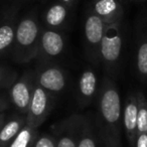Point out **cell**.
Returning a JSON list of instances; mask_svg holds the SVG:
<instances>
[{
    "instance_id": "1",
    "label": "cell",
    "mask_w": 147,
    "mask_h": 147,
    "mask_svg": "<svg viewBox=\"0 0 147 147\" xmlns=\"http://www.w3.org/2000/svg\"><path fill=\"white\" fill-rule=\"evenodd\" d=\"M96 125L104 147H122V104L118 88L109 77L99 88Z\"/></svg>"
},
{
    "instance_id": "2",
    "label": "cell",
    "mask_w": 147,
    "mask_h": 147,
    "mask_svg": "<svg viewBox=\"0 0 147 147\" xmlns=\"http://www.w3.org/2000/svg\"><path fill=\"white\" fill-rule=\"evenodd\" d=\"M41 25L36 13L31 12L22 16L17 22L15 38L11 55L17 63H27L36 59L38 53Z\"/></svg>"
},
{
    "instance_id": "3",
    "label": "cell",
    "mask_w": 147,
    "mask_h": 147,
    "mask_svg": "<svg viewBox=\"0 0 147 147\" xmlns=\"http://www.w3.org/2000/svg\"><path fill=\"white\" fill-rule=\"evenodd\" d=\"M123 32L121 22L109 23L106 27L100 47V63L109 74H115L118 69L123 51Z\"/></svg>"
},
{
    "instance_id": "4",
    "label": "cell",
    "mask_w": 147,
    "mask_h": 147,
    "mask_svg": "<svg viewBox=\"0 0 147 147\" xmlns=\"http://www.w3.org/2000/svg\"><path fill=\"white\" fill-rule=\"evenodd\" d=\"M109 23L90 10L84 20V42L87 57L93 63H100V47Z\"/></svg>"
},
{
    "instance_id": "5",
    "label": "cell",
    "mask_w": 147,
    "mask_h": 147,
    "mask_svg": "<svg viewBox=\"0 0 147 147\" xmlns=\"http://www.w3.org/2000/svg\"><path fill=\"white\" fill-rule=\"evenodd\" d=\"M55 105V97L35 83L28 111L25 116L26 125L37 129L49 117Z\"/></svg>"
},
{
    "instance_id": "6",
    "label": "cell",
    "mask_w": 147,
    "mask_h": 147,
    "mask_svg": "<svg viewBox=\"0 0 147 147\" xmlns=\"http://www.w3.org/2000/svg\"><path fill=\"white\" fill-rule=\"evenodd\" d=\"M35 83L55 97L61 94L67 85V73L61 67L49 63H38L34 71Z\"/></svg>"
},
{
    "instance_id": "7",
    "label": "cell",
    "mask_w": 147,
    "mask_h": 147,
    "mask_svg": "<svg viewBox=\"0 0 147 147\" xmlns=\"http://www.w3.org/2000/svg\"><path fill=\"white\" fill-rule=\"evenodd\" d=\"M34 86V71H26L9 88L10 102L20 115L26 116Z\"/></svg>"
},
{
    "instance_id": "8",
    "label": "cell",
    "mask_w": 147,
    "mask_h": 147,
    "mask_svg": "<svg viewBox=\"0 0 147 147\" xmlns=\"http://www.w3.org/2000/svg\"><path fill=\"white\" fill-rule=\"evenodd\" d=\"M65 47V39L61 31L42 27L36 57L38 63H49L53 59H57L63 53Z\"/></svg>"
},
{
    "instance_id": "9",
    "label": "cell",
    "mask_w": 147,
    "mask_h": 147,
    "mask_svg": "<svg viewBox=\"0 0 147 147\" xmlns=\"http://www.w3.org/2000/svg\"><path fill=\"white\" fill-rule=\"evenodd\" d=\"M83 119V115L73 114L55 125L53 136L57 147H78Z\"/></svg>"
},
{
    "instance_id": "10",
    "label": "cell",
    "mask_w": 147,
    "mask_h": 147,
    "mask_svg": "<svg viewBox=\"0 0 147 147\" xmlns=\"http://www.w3.org/2000/svg\"><path fill=\"white\" fill-rule=\"evenodd\" d=\"M98 77L93 69H87L80 75L77 88V98L80 106L86 107L92 103L98 94Z\"/></svg>"
},
{
    "instance_id": "11",
    "label": "cell",
    "mask_w": 147,
    "mask_h": 147,
    "mask_svg": "<svg viewBox=\"0 0 147 147\" xmlns=\"http://www.w3.org/2000/svg\"><path fill=\"white\" fill-rule=\"evenodd\" d=\"M137 114L138 104L136 93H131L126 97L123 109V128L130 147H134L137 136Z\"/></svg>"
},
{
    "instance_id": "12",
    "label": "cell",
    "mask_w": 147,
    "mask_h": 147,
    "mask_svg": "<svg viewBox=\"0 0 147 147\" xmlns=\"http://www.w3.org/2000/svg\"><path fill=\"white\" fill-rule=\"evenodd\" d=\"M91 11L108 23L121 22L124 14L121 0H93Z\"/></svg>"
},
{
    "instance_id": "13",
    "label": "cell",
    "mask_w": 147,
    "mask_h": 147,
    "mask_svg": "<svg viewBox=\"0 0 147 147\" xmlns=\"http://www.w3.org/2000/svg\"><path fill=\"white\" fill-rule=\"evenodd\" d=\"M16 12H8L0 22V57L11 51L16 30Z\"/></svg>"
},
{
    "instance_id": "14",
    "label": "cell",
    "mask_w": 147,
    "mask_h": 147,
    "mask_svg": "<svg viewBox=\"0 0 147 147\" xmlns=\"http://www.w3.org/2000/svg\"><path fill=\"white\" fill-rule=\"evenodd\" d=\"M69 8L71 7L59 2V1L47 7V10L43 13L45 27L51 29H57V30L61 28L69 18Z\"/></svg>"
},
{
    "instance_id": "15",
    "label": "cell",
    "mask_w": 147,
    "mask_h": 147,
    "mask_svg": "<svg viewBox=\"0 0 147 147\" xmlns=\"http://www.w3.org/2000/svg\"><path fill=\"white\" fill-rule=\"evenodd\" d=\"M25 124L26 119L24 115H15L5 121L0 128V147H8Z\"/></svg>"
},
{
    "instance_id": "16",
    "label": "cell",
    "mask_w": 147,
    "mask_h": 147,
    "mask_svg": "<svg viewBox=\"0 0 147 147\" xmlns=\"http://www.w3.org/2000/svg\"><path fill=\"white\" fill-rule=\"evenodd\" d=\"M78 147H98L94 124H93L92 118L89 115L84 116L83 119Z\"/></svg>"
},
{
    "instance_id": "17",
    "label": "cell",
    "mask_w": 147,
    "mask_h": 147,
    "mask_svg": "<svg viewBox=\"0 0 147 147\" xmlns=\"http://www.w3.org/2000/svg\"><path fill=\"white\" fill-rule=\"evenodd\" d=\"M136 69L143 81H147V34L139 39L136 51Z\"/></svg>"
},
{
    "instance_id": "18",
    "label": "cell",
    "mask_w": 147,
    "mask_h": 147,
    "mask_svg": "<svg viewBox=\"0 0 147 147\" xmlns=\"http://www.w3.org/2000/svg\"><path fill=\"white\" fill-rule=\"evenodd\" d=\"M37 129L25 124L8 147H29L37 137Z\"/></svg>"
},
{
    "instance_id": "19",
    "label": "cell",
    "mask_w": 147,
    "mask_h": 147,
    "mask_svg": "<svg viewBox=\"0 0 147 147\" xmlns=\"http://www.w3.org/2000/svg\"><path fill=\"white\" fill-rule=\"evenodd\" d=\"M138 114H137V134L147 133V98L141 91L136 92Z\"/></svg>"
},
{
    "instance_id": "20",
    "label": "cell",
    "mask_w": 147,
    "mask_h": 147,
    "mask_svg": "<svg viewBox=\"0 0 147 147\" xmlns=\"http://www.w3.org/2000/svg\"><path fill=\"white\" fill-rule=\"evenodd\" d=\"M18 75L14 69L8 67L0 65V90L10 88L12 84L17 80Z\"/></svg>"
},
{
    "instance_id": "21",
    "label": "cell",
    "mask_w": 147,
    "mask_h": 147,
    "mask_svg": "<svg viewBox=\"0 0 147 147\" xmlns=\"http://www.w3.org/2000/svg\"><path fill=\"white\" fill-rule=\"evenodd\" d=\"M32 147H57V141L53 135L41 134L37 135Z\"/></svg>"
},
{
    "instance_id": "22",
    "label": "cell",
    "mask_w": 147,
    "mask_h": 147,
    "mask_svg": "<svg viewBox=\"0 0 147 147\" xmlns=\"http://www.w3.org/2000/svg\"><path fill=\"white\" fill-rule=\"evenodd\" d=\"M134 147H147V133L137 134Z\"/></svg>"
},
{
    "instance_id": "23",
    "label": "cell",
    "mask_w": 147,
    "mask_h": 147,
    "mask_svg": "<svg viewBox=\"0 0 147 147\" xmlns=\"http://www.w3.org/2000/svg\"><path fill=\"white\" fill-rule=\"evenodd\" d=\"M9 108V102L5 97L0 95V113H3Z\"/></svg>"
},
{
    "instance_id": "24",
    "label": "cell",
    "mask_w": 147,
    "mask_h": 147,
    "mask_svg": "<svg viewBox=\"0 0 147 147\" xmlns=\"http://www.w3.org/2000/svg\"><path fill=\"white\" fill-rule=\"evenodd\" d=\"M57 1H59V2L63 3V4H65V5H67L69 7H71V6H73L75 3H76L77 0H57Z\"/></svg>"
},
{
    "instance_id": "25",
    "label": "cell",
    "mask_w": 147,
    "mask_h": 147,
    "mask_svg": "<svg viewBox=\"0 0 147 147\" xmlns=\"http://www.w3.org/2000/svg\"><path fill=\"white\" fill-rule=\"evenodd\" d=\"M5 122V114L4 113H0V126H2Z\"/></svg>"
},
{
    "instance_id": "26",
    "label": "cell",
    "mask_w": 147,
    "mask_h": 147,
    "mask_svg": "<svg viewBox=\"0 0 147 147\" xmlns=\"http://www.w3.org/2000/svg\"><path fill=\"white\" fill-rule=\"evenodd\" d=\"M135 1H138V2H144L146 0H135Z\"/></svg>"
},
{
    "instance_id": "27",
    "label": "cell",
    "mask_w": 147,
    "mask_h": 147,
    "mask_svg": "<svg viewBox=\"0 0 147 147\" xmlns=\"http://www.w3.org/2000/svg\"><path fill=\"white\" fill-rule=\"evenodd\" d=\"M32 144H33V143H32ZM32 144H31V145H30V146H29V147H32Z\"/></svg>"
},
{
    "instance_id": "28",
    "label": "cell",
    "mask_w": 147,
    "mask_h": 147,
    "mask_svg": "<svg viewBox=\"0 0 147 147\" xmlns=\"http://www.w3.org/2000/svg\"><path fill=\"white\" fill-rule=\"evenodd\" d=\"M1 127H2V126H0V128H1Z\"/></svg>"
}]
</instances>
